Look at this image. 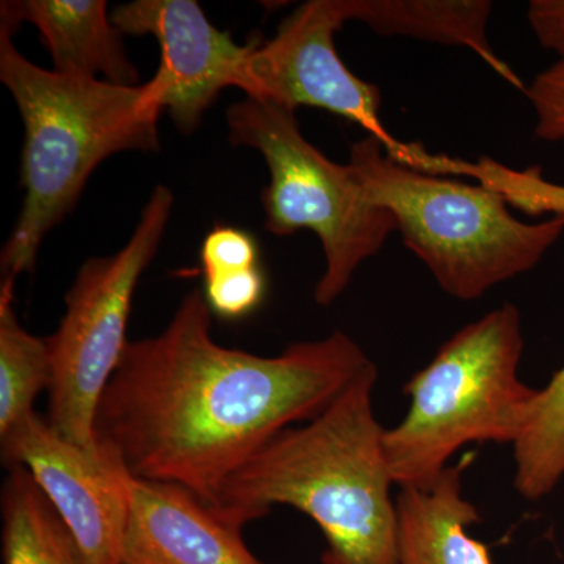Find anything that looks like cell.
I'll return each mask as SVG.
<instances>
[{
    "mask_svg": "<svg viewBox=\"0 0 564 564\" xmlns=\"http://www.w3.org/2000/svg\"><path fill=\"white\" fill-rule=\"evenodd\" d=\"M370 362L343 332L273 358L223 347L195 289L159 336L126 347L96 411V443L132 477L214 505L256 452L322 414Z\"/></svg>",
    "mask_w": 564,
    "mask_h": 564,
    "instance_id": "1",
    "label": "cell"
},
{
    "mask_svg": "<svg viewBox=\"0 0 564 564\" xmlns=\"http://www.w3.org/2000/svg\"><path fill=\"white\" fill-rule=\"evenodd\" d=\"M377 378L372 361L322 414L276 434L226 480L214 507L245 527L289 505L322 530V564H400Z\"/></svg>",
    "mask_w": 564,
    "mask_h": 564,
    "instance_id": "2",
    "label": "cell"
},
{
    "mask_svg": "<svg viewBox=\"0 0 564 564\" xmlns=\"http://www.w3.org/2000/svg\"><path fill=\"white\" fill-rule=\"evenodd\" d=\"M0 28V80L24 122V203L3 247V280L32 272L44 237L69 214L99 163L122 151L159 150L161 91L40 68Z\"/></svg>",
    "mask_w": 564,
    "mask_h": 564,
    "instance_id": "3",
    "label": "cell"
},
{
    "mask_svg": "<svg viewBox=\"0 0 564 564\" xmlns=\"http://www.w3.org/2000/svg\"><path fill=\"white\" fill-rule=\"evenodd\" d=\"M348 163L370 202L395 217L404 247L463 302L532 270L564 232V215L518 220L499 192L404 165L372 135L352 143Z\"/></svg>",
    "mask_w": 564,
    "mask_h": 564,
    "instance_id": "4",
    "label": "cell"
},
{
    "mask_svg": "<svg viewBox=\"0 0 564 564\" xmlns=\"http://www.w3.org/2000/svg\"><path fill=\"white\" fill-rule=\"evenodd\" d=\"M521 314L505 303L455 333L404 386L411 406L383 444L393 485L429 489L469 443L516 444L538 389L518 378Z\"/></svg>",
    "mask_w": 564,
    "mask_h": 564,
    "instance_id": "5",
    "label": "cell"
},
{
    "mask_svg": "<svg viewBox=\"0 0 564 564\" xmlns=\"http://www.w3.org/2000/svg\"><path fill=\"white\" fill-rule=\"evenodd\" d=\"M226 122L234 147L261 152L269 166L261 196L267 231L288 237L310 229L321 240L326 270L314 299L329 306L397 231L395 217L370 202L350 163L329 161L304 139L296 110L247 98L229 106Z\"/></svg>",
    "mask_w": 564,
    "mask_h": 564,
    "instance_id": "6",
    "label": "cell"
},
{
    "mask_svg": "<svg viewBox=\"0 0 564 564\" xmlns=\"http://www.w3.org/2000/svg\"><path fill=\"white\" fill-rule=\"evenodd\" d=\"M173 203L172 191L158 185L126 247L84 262L66 293L57 332L46 337L52 367L47 422L84 451L98 448L96 411L128 347L133 293L161 247Z\"/></svg>",
    "mask_w": 564,
    "mask_h": 564,
    "instance_id": "7",
    "label": "cell"
},
{
    "mask_svg": "<svg viewBox=\"0 0 564 564\" xmlns=\"http://www.w3.org/2000/svg\"><path fill=\"white\" fill-rule=\"evenodd\" d=\"M348 21L347 0L304 2L281 22L272 40L251 52L237 88L247 98L289 109L315 107L339 115L380 140L395 161L422 170L430 155L386 131L380 88L356 77L337 54L334 36Z\"/></svg>",
    "mask_w": 564,
    "mask_h": 564,
    "instance_id": "8",
    "label": "cell"
},
{
    "mask_svg": "<svg viewBox=\"0 0 564 564\" xmlns=\"http://www.w3.org/2000/svg\"><path fill=\"white\" fill-rule=\"evenodd\" d=\"M2 441L7 466H24L66 525L84 564H122L132 475L98 445L93 452L70 444L47 419L33 413Z\"/></svg>",
    "mask_w": 564,
    "mask_h": 564,
    "instance_id": "9",
    "label": "cell"
},
{
    "mask_svg": "<svg viewBox=\"0 0 564 564\" xmlns=\"http://www.w3.org/2000/svg\"><path fill=\"white\" fill-rule=\"evenodd\" d=\"M124 35H152L161 44V66L152 80L182 133H193L221 90L239 84L247 58L261 40L242 44L210 24L195 0H135L110 17Z\"/></svg>",
    "mask_w": 564,
    "mask_h": 564,
    "instance_id": "10",
    "label": "cell"
},
{
    "mask_svg": "<svg viewBox=\"0 0 564 564\" xmlns=\"http://www.w3.org/2000/svg\"><path fill=\"white\" fill-rule=\"evenodd\" d=\"M234 524L184 486L129 484L122 564H267L252 554Z\"/></svg>",
    "mask_w": 564,
    "mask_h": 564,
    "instance_id": "11",
    "label": "cell"
},
{
    "mask_svg": "<svg viewBox=\"0 0 564 564\" xmlns=\"http://www.w3.org/2000/svg\"><path fill=\"white\" fill-rule=\"evenodd\" d=\"M22 22L39 29L54 70L137 87L139 69L129 61L122 33L107 17L104 0L2 2L0 28L14 33Z\"/></svg>",
    "mask_w": 564,
    "mask_h": 564,
    "instance_id": "12",
    "label": "cell"
},
{
    "mask_svg": "<svg viewBox=\"0 0 564 564\" xmlns=\"http://www.w3.org/2000/svg\"><path fill=\"white\" fill-rule=\"evenodd\" d=\"M400 489V564H492L488 547L467 533L480 516L464 499L463 466L447 467L429 489Z\"/></svg>",
    "mask_w": 564,
    "mask_h": 564,
    "instance_id": "13",
    "label": "cell"
},
{
    "mask_svg": "<svg viewBox=\"0 0 564 564\" xmlns=\"http://www.w3.org/2000/svg\"><path fill=\"white\" fill-rule=\"evenodd\" d=\"M347 10L350 21L362 22L381 36L467 47L505 80L525 91V85L489 43L492 3L488 0H347Z\"/></svg>",
    "mask_w": 564,
    "mask_h": 564,
    "instance_id": "14",
    "label": "cell"
},
{
    "mask_svg": "<svg viewBox=\"0 0 564 564\" xmlns=\"http://www.w3.org/2000/svg\"><path fill=\"white\" fill-rule=\"evenodd\" d=\"M3 564H84L73 536L24 466L2 486Z\"/></svg>",
    "mask_w": 564,
    "mask_h": 564,
    "instance_id": "15",
    "label": "cell"
},
{
    "mask_svg": "<svg viewBox=\"0 0 564 564\" xmlns=\"http://www.w3.org/2000/svg\"><path fill=\"white\" fill-rule=\"evenodd\" d=\"M13 280L0 285V434L35 413L41 391H50L52 367L46 339L25 332L13 310Z\"/></svg>",
    "mask_w": 564,
    "mask_h": 564,
    "instance_id": "16",
    "label": "cell"
},
{
    "mask_svg": "<svg viewBox=\"0 0 564 564\" xmlns=\"http://www.w3.org/2000/svg\"><path fill=\"white\" fill-rule=\"evenodd\" d=\"M514 447V486L527 500L551 494L564 477V366L538 389L529 425Z\"/></svg>",
    "mask_w": 564,
    "mask_h": 564,
    "instance_id": "17",
    "label": "cell"
},
{
    "mask_svg": "<svg viewBox=\"0 0 564 564\" xmlns=\"http://www.w3.org/2000/svg\"><path fill=\"white\" fill-rule=\"evenodd\" d=\"M265 295L261 267L242 272L204 278V299L212 314L225 321H240L258 310Z\"/></svg>",
    "mask_w": 564,
    "mask_h": 564,
    "instance_id": "18",
    "label": "cell"
},
{
    "mask_svg": "<svg viewBox=\"0 0 564 564\" xmlns=\"http://www.w3.org/2000/svg\"><path fill=\"white\" fill-rule=\"evenodd\" d=\"M524 93L536 117L534 137L564 147V55L541 70Z\"/></svg>",
    "mask_w": 564,
    "mask_h": 564,
    "instance_id": "19",
    "label": "cell"
},
{
    "mask_svg": "<svg viewBox=\"0 0 564 564\" xmlns=\"http://www.w3.org/2000/svg\"><path fill=\"white\" fill-rule=\"evenodd\" d=\"M204 278L242 272L259 267V248L254 237L231 226H215L202 247Z\"/></svg>",
    "mask_w": 564,
    "mask_h": 564,
    "instance_id": "20",
    "label": "cell"
},
{
    "mask_svg": "<svg viewBox=\"0 0 564 564\" xmlns=\"http://www.w3.org/2000/svg\"><path fill=\"white\" fill-rule=\"evenodd\" d=\"M533 35L544 50L564 55V0H533L527 10Z\"/></svg>",
    "mask_w": 564,
    "mask_h": 564,
    "instance_id": "21",
    "label": "cell"
}]
</instances>
